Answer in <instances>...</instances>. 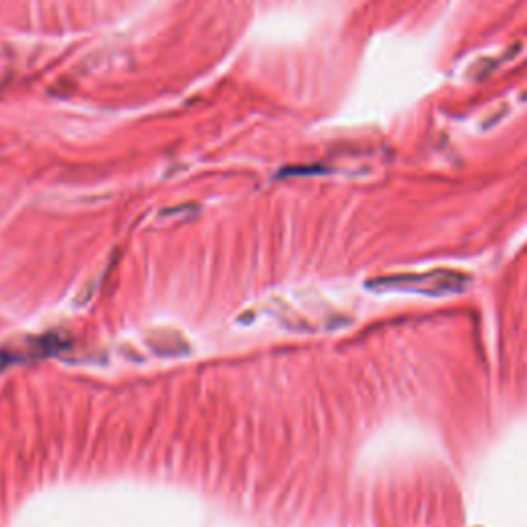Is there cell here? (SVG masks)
Here are the masks:
<instances>
[{"mask_svg": "<svg viewBox=\"0 0 527 527\" xmlns=\"http://www.w3.org/2000/svg\"><path fill=\"white\" fill-rule=\"evenodd\" d=\"M471 279L466 272L451 269H435L427 272H406L390 274V277L377 279L371 287L381 290H398V293H419L429 297H447L460 295L468 290Z\"/></svg>", "mask_w": 527, "mask_h": 527, "instance_id": "obj_1", "label": "cell"}]
</instances>
